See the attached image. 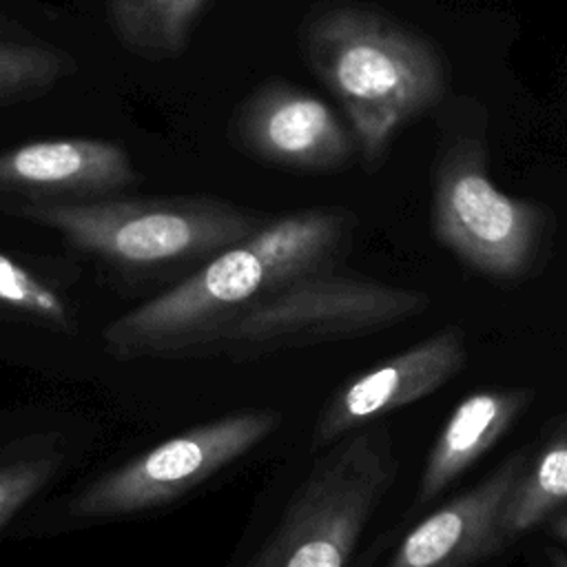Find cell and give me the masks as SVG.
Masks as SVG:
<instances>
[{
  "label": "cell",
  "mask_w": 567,
  "mask_h": 567,
  "mask_svg": "<svg viewBox=\"0 0 567 567\" xmlns=\"http://www.w3.org/2000/svg\"><path fill=\"white\" fill-rule=\"evenodd\" d=\"M352 228L354 217L341 208H308L264 221L173 288L113 319L104 343L120 359L206 352L241 312L301 277L328 270L348 248Z\"/></svg>",
  "instance_id": "cell-1"
},
{
  "label": "cell",
  "mask_w": 567,
  "mask_h": 567,
  "mask_svg": "<svg viewBox=\"0 0 567 567\" xmlns=\"http://www.w3.org/2000/svg\"><path fill=\"white\" fill-rule=\"evenodd\" d=\"M301 51L341 102L370 162L443 95V62L432 42L370 7H317L301 24Z\"/></svg>",
  "instance_id": "cell-2"
},
{
  "label": "cell",
  "mask_w": 567,
  "mask_h": 567,
  "mask_svg": "<svg viewBox=\"0 0 567 567\" xmlns=\"http://www.w3.org/2000/svg\"><path fill=\"white\" fill-rule=\"evenodd\" d=\"M427 295L328 270L301 277L230 321L208 346L235 357L370 334L416 317Z\"/></svg>",
  "instance_id": "cell-5"
},
{
  "label": "cell",
  "mask_w": 567,
  "mask_h": 567,
  "mask_svg": "<svg viewBox=\"0 0 567 567\" xmlns=\"http://www.w3.org/2000/svg\"><path fill=\"white\" fill-rule=\"evenodd\" d=\"M532 396L529 388H505L474 392L463 399L430 450L419 501L427 503L441 494L458 474L494 447L516 416L527 410Z\"/></svg>",
  "instance_id": "cell-12"
},
{
  "label": "cell",
  "mask_w": 567,
  "mask_h": 567,
  "mask_svg": "<svg viewBox=\"0 0 567 567\" xmlns=\"http://www.w3.org/2000/svg\"><path fill=\"white\" fill-rule=\"evenodd\" d=\"M0 306L22 317L44 323L53 330L71 332L75 328L73 310L66 299L40 279L24 264L0 250Z\"/></svg>",
  "instance_id": "cell-16"
},
{
  "label": "cell",
  "mask_w": 567,
  "mask_h": 567,
  "mask_svg": "<svg viewBox=\"0 0 567 567\" xmlns=\"http://www.w3.org/2000/svg\"><path fill=\"white\" fill-rule=\"evenodd\" d=\"M208 0H106L117 42L146 60L179 55Z\"/></svg>",
  "instance_id": "cell-13"
},
{
  "label": "cell",
  "mask_w": 567,
  "mask_h": 567,
  "mask_svg": "<svg viewBox=\"0 0 567 567\" xmlns=\"http://www.w3.org/2000/svg\"><path fill=\"white\" fill-rule=\"evenodd\" d=\"M277 423L279 414L257 410L190 427L86 485L69 509L73 516L102 518L171 503L246 454Z\"/></svg>",
  "instance_id": "cell-7"
},
{
  "label": "cell",
  "mask_w": 567,
  "mask_h": 567,
  "mask_svg": "<svg viewBox=\"0 0 567 567\" xmlns=\"http://www.w3.org/2000/svg\"><path fill=\"white\" fill-rule=\"evenodd\" d=\"M547 210L501 193L487 175V151L465 137L439 162L432 230L465 266L489 279L525 277L547 237Z\"/></svg>",
  "instance_id": "cell-6"
},
{
  "label": "cell",
  "mask_w": 567,
  "mask_h": 567,
  "mask_svg": "<svg viewBox=\"0 0 567 567\" xmlns=\"http://www.w3.org/2000/svg\"><path fill=\"white\" fill-rule=\"evenodd\" d=\"M549 558H551V567H567V556L563 554V551H551L549 554Z\"/></svg>",
  "instance_id": "cell-20"
},
{
  "label": "cell",
  "mask_w": 567,
  "mask_h": 567,
  "mask_svg": "<svg viewBox=\"0 0 567 567\" xmlns=\"http://www.w3.org/2000/svg\"><path fill=\"white\" fill-rule=\"evenodd\" d=\"M58 456H27L0 467V527L53 476Z\"/></svg>",
  "instance_id": "cell-17"
},
{
  "label": "cell",
  "mask_w": 567,
  "mask_h": 567,
  "mask_svg": "<svg viewBox=\"0 0 567 567\" xmlns=\"http://www.w3.org/2000/svg\"><path fill=\"white\" fill-rule=\"evenodd\" d=\"M9 38H33V35L20 22H16L13 18L0 11V40H9Z\"/></svg>",
  "instance_id": "cell-18"
},
{
  "label": "cell",
  "mask_w": 567,
  "mask_h": 567,
  "mask_svg": "<svg viewBox=\"0 0 567 567\" xmlns=\"http://www.w3.org/2000/svg\"><path fill=\"white\" fill-rule=\"evenodd\" d=\"M549 534L567 543V514L556 516V518L549 523Z\"/></svg>",
  "instance_id": "cell-19"
},
{
  "label": "cell",
  "mask_w": 567,
  "mask_h": 567,
  "mask_svg": "<svg viewBox=\"0 0 567 567\" xmlns=\"http://www.w3.org/2000/svg\"><path fill=\"white\" fill-rule=\"evenodd\" d=\"M463 365L465 343L454 326L414 343L343 385L321 412L315 443H334L354 427H363L390 410L436 392Z\"/></svg>",
  "instance_id": "cell-10"
},
{
  "label": "cell",
  "mask_w": 567,
  "mask_h": 567,
  "mask_svg": "<svg viewBox=\"0 0 567 567\" xmlns=\"http://www.w3.org/2000/svg\"><path fill=\"white\" fill-rule=\"evenodd\" d=\"M396 472L385 427L348 436L312 465L248 567H348Z\"/></svg>",
  "instance_id": "cell-4"
},
{
  "label": "cell",
  "mask_w": 567,
  "mask_h": 567,
  "mask_svg": "<svg viewBox=\"0 0 567 567\" xmlns=\"http://www.w3.org/2000/svg\"><path fill=\"white\" fill-rule=\"evenodd\" d=\"M567 503V416L554 430L536 463L518 478L498 520L501 545L529 532Z\"/></svg>",
  "instance_id": "cell-14"
},
{
  "label": "cell",
  "mask_w": 567,
  "mask_h": 567,
  "mask_svg": "<svg viewBox=\"0 0 567 567\" xmlns=\"http://www.w3.org/2000/svg\"><path fill=\"white\" fill-rule=\"evenodd\" d=\"M78 73V60L35 38L0 40V106L40 100Z\"/></svg>",
  "instance_id": "cell-15"
},
{
  "label": "cell",
  "mask_w": 567,
  "mask_h": 567,
  "mask_svg": "<svg viewBox=\"0 0 567 567\" xmlns=\"http://www.w3.org/2000/svg\"><path fill=\"white\" fill-rule=\"evenodd\" d=\"M0 208L55 230L73 250L124 277H155L206 261L264 221L215 197H100L11 202Z\"/></svg>",
  "instance_id": "cell-3"
},
{
  "label": "cell",
  "mask_w": 567,
  "mask_h": 567,
  "mask_svg": "<svg viewBox=\"0 0 567 567\" xmlns=\"http://www.w3.org/2000/svg\"><path fill=\"white\" fill-rule=\"evenodd\" d=\"M527 470L523 452L505 458L470 492L423 518L399 545L388 567H470L501 549V514Z\"/></svg>",
  "instance_id": "cell-11"
},
{
  "label": "cell",
  "mask_w": 567,
  "mask_h": 567,
  "mask_svg": "<svg viewBox=\"0 0 567 567\" xmlns=\"http://www.w3.org/2000/svg\"><path fill=\"white\" fill-rule=\"evenodd\" d=\"M230 137L246 153L295 171L341 168L357 146L323 100L279 80L261 84L239 104Z\"/></svg>",
  "instance_id": "cell-8"
},
{
  "label": "cell",
  "mask_w": 567,
  "mask_h": 567,
  "mask_svg": "<svg viewBox=\"0 0 567 567\" xmlns=\"http://www.w3.org/2000/svg\"><path fill=\"white\" fill-rule=\"evenodd\" d=\"M137 182L128 151L111 140L51 137L0 151V204L100 199Z\"/></svg>",
  "instance_id": "cell-9"
}]
</instances>
